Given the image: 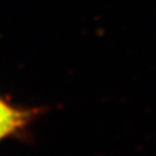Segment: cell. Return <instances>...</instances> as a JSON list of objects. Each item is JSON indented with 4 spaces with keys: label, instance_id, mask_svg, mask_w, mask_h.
I'll return each instance as SVG.
<instances>
[{
    "label": "cell",
    "instance_id": "obj_1",
    "mask_svg": "<svg viewBox=\"0 0 156 156\" xmlns=\"http://www.w3.org/2000/svg\"><path fill=\"white\" fill-rule=\"evenodd\" d=\"M25 122L26 114L24 112H21L0 100V140L22 127Z\"/></svg>",
    "mask_w": 156,
    "mask_h": 156
}]
</instances>
